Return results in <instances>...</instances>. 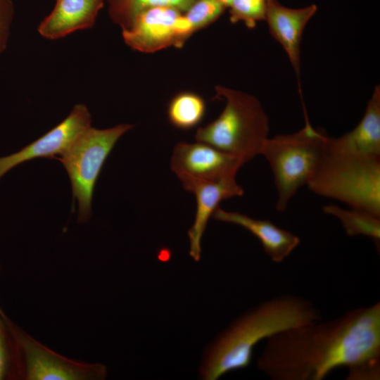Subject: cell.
<instances>
[{
  "mask_svg": "<svg viewBox=\"0 0 380 380\" xmlns=\"http://www.w3.org/2000/svg\"><path fill=\"white\" fill-rule=\"evenodd\" d=\"M132 127L130 124L103 129L91 126L65 154L54 158L63 164L69 176L72 197L79 205L78 222L89 220L94 186L103 165L118 139Z\"/></svg>",
  "mask_w": 380,
  "mask_h": 380,
  "instance_id": "6",
  "label": "cell"
},
{
  "mask_svg": "<svg viewBox=\"0 0 380 380\" xmlns=\"http://www.w3.org/2000/svg\"><path fill=\"white\" fill-rule=\"evenodd\" d=\"M195 0H105L111 20L122 30L127 28L141 12L151 8L167 6L182 12Z\"/></svg>",
  "mask_w": 380,
  "mask_h": 380,
  "instance_id": "18",
  "label": "cell"
},
{
  "mask_svg": "<svg viewBox=\"0 0 380 380\" xmlns=\"http://www.w3.org/2000/svg\"><path fill=\"white\" fill-rule=\"evenodd\" d=\"M15 379L13 343L7 316L0 308V380Z\"/></svg>",
  "mask_w": 380,
  "mask_h": 380,
  "instance_id": "21",
  "label": "cell"
},
{
  "mask_svg": "<svg viewBox=\"0 0 380 380\" xmlns=\"http://www.w3.org/2000/svg\"><path fill=\"white\" fill-rule=\"evenodd\" d=\"M322 210L338 218L348 236H367L379 247L380 216L362 209L342 208L335 204L324 205Z\"/></svg>",
  "mask_w": 380,
  "mask_h": 380,
  "instance_id": "16",
  "label": "cell"
},
{
  "mask_svg": "<svg viewBox=\"0 0 380 380\" xmlns=\"http://www.w3.org/2000/svg\"><path fill=\"white\" fill-rule=\"evenodd\" d=\"M216 97L225 100L220 115L197 129V141L208 144L238 158L243 165L258 155L268 138L270 124L260 102L254 96L222 86Z\"/></svg>",
  "mask_w": 380,
  "mask_h": 380,
  "instance_id": "4",
  "label": "cell"
},
{
  "mask_svg": "<svg viewBox=\"0 0 380 380\" xmlns=\"http://www.w3.org/2000/svg\"><path fill=\"white\" fill-rule=\"evenodd\" d=\"M14 12L12 0H0V54L6 49Z\"/></svg>",
  "mask_w": 380,
  "mask_h": 380,
  "instance_id": "22",
  "label": "cell"
},
{
  "mask_svg": "<svg viewBox=\"0 0 380 380\" xmlns=\"http://www.w3.org/2000/svg\"><path fill=\"white\" fill-rule=\"evenodd\" d=\"M91 124L87 107L82 103L75 105L61 122L43 136L18 152L0 158V179L10 170L26 161L38 158L53 159L57 155L63 156Z\"/></svg>",
  "mask_w": 380,
  "mask_h": 380,
  "instance_id": "9",
  "label": "cell"
},
{
  "mask_svg": "<svg viewBox=\"0 0 380 380\" xmlns=\"http://www.w3.org/2000/svg\"><path fill=\"white\" fill-rule=\"evenodd\" d=\"M215 220L239 225L254 235L265 253L274 262H281L300 243V238L267 220H258L239 212L227 211L218 207Z\"/></svg>",
  "mask_w": 380,
  "mask_h": 380,
  "instance_id": "14",
  "label": "cell"
},
{
  "mask_svg": "<svg viewBox=\"0 0 380 380\" xmlns=\"http://www.w3.org/2000/svg\"><path fill=\"white\" fill-rule=\"evenodd\" d=\"M225 8L217 0H195L184 15L194 33L217 20Z\"/></svg>",
  "mask_w": 380,
  "mask_h": 380,
  "instance_id": "19",
  "label": "cell"
},
{
  "mask_svg": "<svg viewBox=\"0 0 380 380\" xmlns=\"http://www.w3.org/2000/svg\"></svg>",
  "mask_w": 380,
  "mask_h": 380,
  "instance_id": "24",
  "label": "cell"
},
{
  "mask_svg": "<svg viewBox=\"0 0 380 380\" xmlns=\"http://www.w3.org/2000/svg\"><path fill=\"white\" fill-rule=\"evenodd\" d=\"M15 365V379L102 380L106 368L100 363L69 359L45 346L7 317Z\"/></svg>",
  "mask_w": 380,
  "mask_h": 380,
  "instance_id": "7",
  "label": "cell"
},
{
  "mask_svg": "<svg viewBox=\"0 0 380 380\" xmlns=\"http://www.w3.org/2000/svg\"><path fill=\"white\" fill-rule=\"evenodd\" d=\"M315 4L291 8L277 0L267 1L265 19L270 33L285 51L297 76L300 70V43L305 27L317 12Z\"/></svg>",
  "mask_w": 380,
  "mask_h": 380,
  "instance_id": "12",
  "label": "cell"
},
{
  "mask_svg": "<svg viewBox=\"0 0 380 380\" xmlns=\"http://www.w3.org/2000/svg\"><path fill=\"white\" fill-rule=\"evenodd\" d=\"M105 0H56L50 13L37 28L39 34L54 40L91 28L103 7Z\"/></svg>",
  "mask_w": 380,
  "mask_h": 380,
  "instance_id": "13",
  "label": "cell"
},
{
  "mask_svg": "<svg viewBox=\"0 0 380 380\" xmlns=\"http://www.w3.org/2000/svg\"><path fill=\"white\" fill-rule=\"evenodd\" d=\"M221 4H222L226 8L229 7L233 0H217Z\"/></svg>",
  "mask_w": 380,
  "mask_h": 380,
  "instance_id": "23",
  "label": "cell"
},
{
  "mask_svg": "<svg viewBox=\"0 0 380 380\" xmlns=\"http://www.w3.org/2000/svg\"><path fill=\"white\" fill-rule=\"evenodd\" d=\"M184 189L192 193L196 201V210L193 225L188 232L189 255L198 261L201 253V240L208 222L221 201L242 196L243 189L237 183L236 175L213 181L191 179L180 180Z\"/></svg>",
  "mask_w": 380,
  "mask_h": 380,
  "instance_id": "11",
  "label": "cell"
},
{
  "mask_svg": "<svg viewBox=\"0 0 380 380\" xmlns=\"http://www.w3.org/2000/svg\"><path fill=\"white\" fill-rule=\"evenodd\" d=\"M329 137L306 118L298 131L267 138L260 155L268 162L277 194L276 210H286L291 198L306 185L322 160Z\"/></svg>",
  "mask_w": 380,
  "mask_h": 380,
  "instance_id": "5",
  "label": "cell"
},
{
  "mask_svg": "<svg viewBox=\"0 0 380 380\" xmlns=\"http://www.w3.org/2000/svg\"><path fill=\"white\" fill-rule=\"evenodd\" d=\"M206 106L204 99L198 94L183 91L175 95L167 106L169 122L180 129H190L203 119Z\"/></svg>",
  "mask_w": 380,
  "mask_h": 380,
  "instance_id": "17",
  "label": "cell"
},
{
  "mask_svg": "<svg viewBox=\"0 0 380 380\" xmlns=\"http://www.w3.org/2000/svg\"><path fill=\"white\" fill-rule=\"evenodd\" d=\"M229 8L232 23L241 21L252 29L258 22L265 20L267 0H233Z\"/></svg>",
  "mask_w": 380,
  "mask_h": 380,
  "instance_id": "20",
  "label": "cell"
},
{
  "mask_svg": "<svg viewBox=\"0 0 380 380\" xmlns=\"http://www.w3.org/2000/svg\"><path fill=\"white\" fill-rule=\"evenodd\" d=\"M243 165L236 157L200 141L179 142L170 161L171 170L179 180H217L236 175Z\"/></svg>",
  "mask_w": 380,
  "mask_h": 380,
  "instance_id": "10",
  "label": "cell"
},
{
  "mask_svg": "<svg viewBox=\"0 0 380 380\" xmlns=\"http://www.w3.org/2000/svg\"><path fill=\"white\" fill-rule=\"evenodd\" d=\"M193 33L184 12L167 6L141 12L127 28L122 30L125 43L143 53H154L170 46L182 48Z\"/></svg>",
  "mask_w": 380,
  "mask_h": 380,
  "instance_id": "8",
  "label": "cell"
},
{
  "mask_svg": "<svg viewBox=\"0 0 380 380\" xmlns=\"http://www.w3.org/2000/svg\"><path fill=\"white\" fill-rule=\"evenodd\" d=\"M306 185L320 196L380 216V156L339 147L329 137Z\"/></svg>",
  "mask_w": 380,
  "mask_h": 380,
  "instance_id": "3",
  "label": "cell"
},
{
  "mask_svg": "<svg viewBox=\"0 0 380 380\" xmlns=\"http://www.w3.org/2000/svg\"><path fill=\"white\" fill-rule=\"evenodd\" d=\"M336 146L363 154L380 156V87H375L360 122L338 138L331 137Z\"/></svg>",
  "mask_w": 380,
  "mask_h": 380,
  "instance_id": "15",
  "label": "cell"
},
{
  "mask_svg": "<svg viewBox=\"0 0 380 380\" xmlns=\"http://www.w3.org/2000/svg\"><path fill=\"white\" fill-rule=\"evenodd\" d=\"M319 310L308 300L284 294L265 300L239 317L217 338L201 368L204 379L249 365L255 346L286 329L321 320Z\"/></svg>",
  "mask_w": 380,
  "mask_h": 380,
  "instance_id": "2",
  "label": "cell"
},
{
  "mask_svg": "<svg viewBox=\"0 0 380 380\" xmlns=\"http://www.w3.org/2000/svg\"><path fill=\"white\" fill-rule=\"evenodd\" d=\"M257 367L272 380H322L341 367L346 379H379L380 303L271 336Z\"/></svg>",
  "mask_w": 380,
  "mask_h": 380,
  "instance_id": "1",
  "label": "cell"
}]
</instances>
